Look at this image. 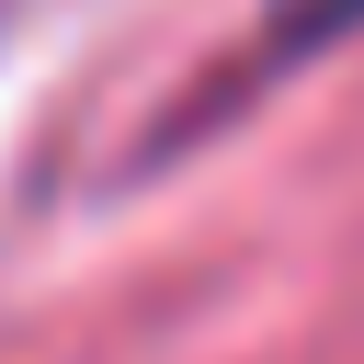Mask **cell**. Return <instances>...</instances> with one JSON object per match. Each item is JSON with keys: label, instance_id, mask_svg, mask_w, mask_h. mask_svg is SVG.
<instances>
[{"label": "cell", "instance_id": "6da1fadb", "mask_svg": "<svg viewBox=\"0 0 364 364\" xmlns=\"http://www.w3.org/2000/svg\"><path fill=\"white\" fill-rule=\"evenodd\" d=\"M341 23H364V0H273V46H318Z\"/></svg>", "mask_w": 364, "mask_h": 364}]
</instances>
